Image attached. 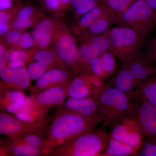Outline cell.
Masks as SVG:
<instances>
[{"mask_svg": "<svg viewBox=\"0 0 156 156\" xmlns=\"http://www.w3.org/2000/svg\"><path fill=\"white\" fill-rule=\"evenodd\" d=\"M102 122L98 115L86 116L58 109L47 132L44 156L83 134L94 130Z\"/></svg>", "mask_w": 156, "mask_h": 156, "instance_id": "obj_1", "label": "cell"}, {"mask_svg": "<svg viewBox=\"0 0 156 156\" xmlns=\"http://www.w3.org/2000/svg\"><path fill=\"white\" fill-rule=\"evenodd\" d=\"M103 34L109 41V51L123 62H130L141 56L147 39L134 30L124 27L110 29Z\"/></svg>", "mask_w": 156, "mask_h": 156, "instance_id": "obj_2", "label": "cell"}, {"mask_svg": "<svg viewBox=\"0 0 156 156\" xmlns=\"http://www.w3.org/2000/svg\"><path fill=\"white\" fill-rule=\"evenodd\" d=\"M103 128L83 134L45 156H100L106 148L109 137V133Z\"/></svg>", "mask_w": 156, "mask_h": 156, "instance_id": "obj_3", "label": "cell"}, {"mask_svg": "<svg viewBox=\"0 0 156 156\" xmlns=\"http://www.w3.org/2000/svg\"><path fill=\"white\" fill-rule=\"evenodd\" d=\"M131 99L125 92L115 87H107L99 94L98 115L103 122V128L112 129L128 116Z\"/></svg>", "mask_w": 156, "mask_h": 156, "instance_id": "obj_4", "label": "cell"}, {"mask_svg": "<svg viewBox=\"0 0 156 156\" xmlns=\"http://www.w3.org/2000/svg\"><path fill=\"white\" fill-rule=\"evenodd\" d=\"M115 23L132 29L147 38L156 26V11L145 0H136L127 10L117 14Z\"/></svg>", "mask_w": 156, "mask_h": 156, "instance_id": "obj_5", "label": "cell"}, {"mask_svg": "<svg viewBox=\"0 0 156 156\" xmlns=\"http://www.w3.org/2000/svg\"><path fill=\"white\" fill-rule=\"evenodd\" d=\"M52 45L60 68L74 72L77 74L84 72L80 48L69 29L63 23L56 31Z\"/></svg>", "mask_w": 156, "mask_h": 156, "instance_id": "obj_6", "label": "cell"}, {"mask_svg": "<svg viewBox=\"0 0 156 156\" xmlns=\"http://www.w3.org/2000/svg\"><path fill=\"white\" fill-rule=\"evenodd\" d=\"M49 127V124L45 121H22L7 113L1 112L0 114V134L7 137L31 133L43 135L47 134Z\"/></svg>", "mask_w": 156, "mask_h": 156, "instance_id": "obj_7", "label": "cell"}, {"mask_svg": "<svg viewBox=\"0 0 156 156\" xmlns=\"http://www.w3.org/2000/svg\"><path fill=\"white\" fill-rule=\"evenodd\" d=\"M107 87L100 77L90 73H80L74 77L68 86L69 97L83 98L101 93Z\"/></svg>", "mask_w": 156, "mask_h": 156, "instance_id": "obj_8", "label": "cell"}, {"mask_svg": "<svg viewBox=\"0 0 156 156\" xmlns=\"http://www.w3.org/2000/svg\"><path fill=\"white\" fill-rule=\"evenodd\" d=\"M128 116L136 122L144 137L156 136V106L143 101H131Z\"/></svg>", "mask_w": 156, "mask_h": 156, "instance_id": "obj_9", "label": "cell"}, {"mask_svg": "<svg viewBox=\"0 0 156 156\" xmlns=\"http://www.w3.org/2000/svg\"><path fill=\"white\" fill-rule=\"evenodd\" d=\"M111 130L109 137L134 147L140 148L144 140L139 127L129 116L124 118Z\"/></svg>", "mask_w": 156, "mask_h": 156, "instance_id": "obj_10", "label": "cell"}, {"mask_svg": "<svg viewBox=\"0 0 156 156\" xmlns=\"http://www.w3.org/2000/svg\"><path fill=\"white\" fill-rule=\"evenodd\" d=\"M77 75L74 72L61 68L51 69L38 78L29 91L33 94L51 87L67 85Z\"/></svg>", "mask_w": 156, "mask_h": 156, "instance_id": "obj_11", "label": "cell"}, {"mask_svg": "<svg viewBox=\"0 0 156 156\" xmlns=\"http://www.w3.org/2000/svg\"><path fill=\"white\" fill-rule=\"evenodd\" d=\"M0 89H13L24 91L31 87L32 79L26 68L5 67L0 70Z\"/></svg>", "mask_w": 156, "mask_h": 156, "instance_id": "obj_12", "label": "cell"}, {"mask_svg": "<svg viewBox=\"0 0 156 156\" xmlns=\"http://www.w3.org/2000/svg\"><path fill=\"white\" fill-rule=\"evenodd\" d=\"M62 23L54 17H46L37 24L31 32L34 48L37 50L50 48L56 31Z\"/></svg>", "mask_w": 156, "mask_h": 156, "instance_id": "obj_13", "label": "cell"}, {"mask_svg": "<svg viewBox=\"0 0 156 156\" xmlns=\"http://www.w3.org/2000/svg\"><path fill=\"white\" fill-rule=\"evenodd\" d=\"M69 84L51 87L32 94L30 97L37 105L46 110L49 111L54 107H59L63 104L68 96Z\"/></svg>", "mask_w": 156, "mask_h": 156, "instance_id": "obj_14", "label": "cell"}, {"mask_svg": "<svg viewBox=\"0 0 156 156\" xmlns=\"http://www.w3.org/2000/svg\"><path fill=\"white\" fill-rule=\"evenodd\" d=\"M99 94L83 98L69 97L58 109L86 116L95 115L99 109Z\"/></svg>", "mask_w": 156, "mask_h": 156, "instance_id": "obj_15", "label": "cell"}, {"mask_svg": "<svg viewBox=\"0 0 156 156\" xmlns=\"http://www.w3.org/2000/svg\"><path fill=\"white\" fill-rule=\"evenodd\" d=\"M38 156L43 155L39 148L26 144L16 136L1 140V156Z\"/></svg>", "mask_w": 156, "mask_h": 156, "instance_id": "obj_16", "label": "cell"}, {"mask_svg": "<svg viewBox=\"0 0 156 156\" xmlns=\"http://www.w3.org/2000/svg\"><path fill=\"white\" fill-rule=\"evenodd\" d=\"M126 62L134 76L136 89L143 82L156 75V64L146 59L142 54L133 61Z\"/></svg>", "mask_w": 156, "mask_h": 156, "instance_id": "obj_17", "label": "cell"}, {"mask_svg": "<svg viewBox=\"0 0 156 156\" xmlns=\"http://www.w3.org/2000/svg\"><path fill=\"white\" fill-rule=\"evenodd\" d=\"M27 97L23 91L13 89L1 90L0 107L7 113H15L24 104Z\"/></svg>", "mask_w": 156, "mask_h": 156, "instance_id": "obj_18", "label": "cell"}, {"mask_svg": "<svg viewBox=\"0 0 156 156\" xmlns=\"http://www.w3.org/2000/svg\"><path fill=\"white\" fill-rule=\"evenodd\" d=\"M110 85L125 92L132 99L136 89L135 80L127 62H123L117 74L111 80Z\"/></svg>", "mask_w": 156, "mask_h": 156, "instance_id": "obj_19", "label": "cell"}, {"mask_svg": "<svg viewBox=\"0 0 156 156\" xmlns=\"http://www.w3.org/2000/svg\"><path fill=\"white\" fill-rule=\"evenodd\" d=\"M116 15L117 14L109 8L105 14L77 36L79 40L103 34L110 29V27L113 24L115 23Z\"/></svg>", "mask_w": 156, "mask_h": 156, "instance_id": "obj_20", "label": "cell"}, {"mask_svg": "<svg viewBox=\"0 0 156 156\" xmlns=\"http://www.w3.org/2000/svg\"><path fill=\"white\" fill-rule=\"evenodd\" d=\"M48 112L37 105L30 96L14 115L15 118L22 121L41 122L45 121Z\"/></svg>", "mask_w": 156, "mask_h": 156, "instance_id": "obj_21", "label": "cell"}, {"mask_svg": "<svg viewBox=\"0 0 156 156\" xmlns=\"http://www.w3.org/2000/svg\"><path fill=\"white\" fill-rule=\"evenodd\" d=\"M109 9V8L107 6L99 4L91 11L76 20V22L73 25V31L77 36L93 24Z\"/></svg>", "mask_w": 156, "mask_h": 156, "instance_id": "obj_22", "label": "cell"}, {"mask_svg": "<svg viewBox=\"0 0 156 156\" xmlns=\"http://www.w3.org/2000/svg\"><path fill=\"white\" fill-rule=\"evenodd\" d=\"M134 98L156 106V75L140 84L134 91Z\"/></svg>", "mask_w": 156, "mask_h": 156, "instance_id": "obj_23", "label": "cell"}, {"mask_svg": "<svg viewBox=\"0 0 156 156\" xmlns=\"http://www.w3.org/2000/svg\"><path fill=\"white\" fill-rule=\"evenodd\" d=\"M139 149L138 148L109 137L107 147L100 156H135Z\"/></svg>", "mask_w": 156, "mask_h": 156, "instance_id": "obj_24", "label": "cell"}, {"mask_svg": "<svg viewBox=\"0 0 156 156\" xmlns=\"http://www.w3.org/2000/svg\"><path fill=\"white\" fill-rule=\"evenodd\" d=\"M36 49L29 50L17 48L7 49L6 51V66L11 68H17L24 66L30 61Z\"/></svg>", "mask_w": 156, "mask_h": 156, "instance_id": "obj_25", "label": "cell"}, {"mask_svg": "<svg viewBox=\"0 0 156 156\" xmlns=\"http://www.w3.org/2000/svg\"><path fill=\"white\" fill-rule=\"evenodd\" d=\"M31 61L41 62L48 66L51 69L55 67L60 68L58 57L53 48L50 47L41 50L36 49L29 62Z\"/></svg>", "mask_w": 156, "mask_h": 156, "instance_id": "obj_26", "label": "cell"}, {"mask_svg": "<svg viewBox=\"0 0 156 156\" xmlns=\"http://www.w3.org/2000/svg\"><path fill=\"white\" fill-rule=\"evenodd\" d=\"M99 56L103 69L102 80H104L115 71L117 67L115 56L110 51H108L101 53Z\"/></svg>", "mask_w": 156, "mask_h": 156, "instance_id": "obj_27", "label": "cell"}, {"mask_svg": "<svg viewBox=\"0 0 156 156\" xmlns=\"http://www.w3.org/2000/svg\"><path fill=\"white\" fill-rule=\"evenodd\" d=\"M18 139L27 145L41 149L43 151V156L47 146V138L43 135L35 133H31L16 136Z\"/></svg>", "mask_w": 156, "mask_h": 156, "instance_id": "obj_28", "label": "cell"}, {"mask_svg": "<svg viewBox=\"0 0 156 156\" xmlns=\"http://www.w3.org/2000/svg\"><path fill=\"white\" fill-rule=\"evenodd\" d=\"M81 41H86L97 50L100 54L109 51L110 49V42L108 38L103 34L90 37L82 40Z\"/></svg>", "mask_w": 156, "mask_h": 156, "instance_id": "obj_29", "label": "cell"}, {"mask_svg": "<svg viewBox=\"0 0 156 156\" xmlns=\"http://www.w3.org/2000/svg\"><path fill=\"white\" fill-rule=\"evenodd\" d=\"M45 17L44 12L35 6L24 5L20 10L18 14L14 19L25 20L38 17L44 18Z\"/></svg>", "mask_w": 156, "mask_h": 156, "instance_id": "obj_30", "label": "cell"}, {"mask_svg": "<svg viewBox=\"0 0 156 156\" xmlns=\"http://www.w3.org/2000/svg\"><path fill=\"white\" fill-rule=\"evenodd\" d=\"M23 31L12 29L1 37V43L7 49L17 48Z\"/></svg>", "mask_w": 156, "mask_h": 156, "instance_id": "obj_31", "label": "cell"}, {"mask_svg": "<svg viewBox=\"0 0 156 156\" xmlns=\"http://www.w3.org/2000/svg\"><path fill=\"white\" fill-rule=\"evenodd\" d=\"M136 0H104L101 5L108 7L117 14L126 11Z\"/></svg>", "mask_w": 156, "mask_h": 156, "instance_id": "obj_32", "label": "cell"}, {"mask_svg": "<svg viewBox=\"0 0 156 156\" xmlns=\"http://www.w3.org/2000/svg\"><path fill=\"white\" fill-rule=\"evenodd\" d=\"M32 80H37L45 72L50 69L49 66L39 62L31 61L26 65Z\"/></svg>", "mask_w": 156, "mask_h": 156, "instance_id": "obj_33", "label": "cell"}, {"mask_svg": "<svg viewBox=\"0 0 156 156\" xmlns=\"http://www.w3.org/2000/svg\"><path fill=\"white\" fill-rule=\"evenodd\" d=\"M99 0H80L73 9L76 20L99 5Z\"/></svg>", "mask_w": 156, "mask_h": 156, "instance_id": "obj_34", "label": "cell"}, {"mask_svg": "<svg viewBox=\"0 0 156 156\" xmlns=\"http://www.w3.org/2000/svg\"><path fill=\"white\" fill-rule=\"evenodd\" d=\"M136 156H156V136L144 140Z\"/></svg>", "mask_w": 156, "mask_h": 156, "instance_id": "obj_35", "label": "cell"}, {"mask_svg": "<svg viewBox=\"0 0 156 156\" xmlns=\"http://www.w3.org/2000/svg\"><path fill=\"white\" fill-rule=\"evenodd\" d=\"M24 5L21 4L14 6L11 9L0 10V24L12 22L17 16L20 10Z\"/></svg>", "mask_w": 156, "mask_h": 156, "instance_id": "obj_36", "label": "cell"}, {"mask_svg": "<svg viewBox=\"0 0 156 156\" xmlns=\"http://www.w3.org/2000/svg\"><path fill=\"white\" fill-rule=\"evenodd\" d=\"M42 7L53 14H60L65 11L60 0H40Z\"/></svg>", "mask_w": 156, "mask_h": 156, "instance_id": "obj_37", "label": "cell"}, {"mask_svg": "<svg viewBox=\"0 0 156 156\" xmlns=\"http://www.w3.org/2000/svg\"><path fill=\"white\" fill-rule=\"evenodd\" d=\"M144 47L143 57L156 64V37L146 41Z\"/></svg>", "mask_w": 156, "mask_h": 156, "instance_id": "obj_38", "label": "cell"}, {"mask_svg": "<svg viewBox=\"0 0 156 156\" xmlns=\"http://www.w3.org/2000/svg\"><path fill=\"white\" fill-rule=\"evenodd\" d=\"M17 49L29 50L34 48V41L31 32L23 31Z\"/></svg>", "mask_w": 156, "mask_h": 156, "instance_id": "obj_39", "label": "cell"}, {"mask_svg": "<svg viewBox=\"0 0 156 156\" xmlns=\"http://www.w3.org/2000/svg\"><path fill=\"white\" fill-rule=\"evenodd\" d=\"M86 72L92 73L94 75L100 77L102 79L103 69L99 56L90 60L87 66Z\"/></svg>", "mask_w": 156, "mask_h": 156, "instance_id": "obj_40", "label": "cell"}, {"mask_svg": "<svg viewBox=\"0 0 156 156\" xmlns=\"http://www.w3.org/2000/svg\"><path fill=\"white\" fill-rule=\"evenodd\" d=\"M7 48L5 45L1 43L0 44V70L6 67L7 65V56L6 51Z\"/></svg>", "mask_w": 156, "mask_h": 156, "instance_id": "obj_41", "label": "cell"}, {"mask_svg": "<svg viewBox=\"0 0 156 156\" xmlns=\"http://www.w3.org/2000/svg\"><path fill=\"white\" fill-rule=\"evenodd\" d=\"M12 29L11 23H1L0 24V36L2 37L4 35Z\"/></svg>", "mask_w": 156, "mask_h": 156, "instance_id": "obj_42", "label": "cell"}, {"mask_svg": "<svg viewBox=\"0 0 156 156\" xmlns=\"http://www.w3.org/2000/svg\"><path fill=\"white\" fill-rule=\"evenodd\" d=\"M14 7L11 0H0V10H6Z\"/></svg>", "mask_w": 156, "mask_h": 156, "instance_id": "obj_43", "label": "cell"}, {"mask_svg": "<svg viewBox=\"0 0 156 156\" xmlns=\"http://www.w3.org/2000/svg\"><path fill=\"white\" fill-rule=\"evenodd\" d=\"M60 1L66 10L71 7L72 0H60Z\"/></svg>", "mask_w": 156, "mask_h": 156, "instance_id": "obj_44", "label": "cell"}, {"mask_svg": "<svg viewBox=\"0 0 156 156\" xmlns=\"http://www.w3.org/2000/svg\"><path fill=\"white\" fill-rule=\"evenodd\" d=\"M151 8L156 11V0H145Z\"/></svg>", "mask_w": 156, "mask_h": 156, "instance_id": "obj_45", "label": "cell"}, {"mask_svg": "<svg viewBox=\"0 0 156 156\" xmlns=\"http://www.w3.org/2000/svg\"><path fill=\"white\" fill-rule=\"evenodd\" d=\"M80 0H72L71 5V7L73 9L74 7H75L76 5L79 3V2Z\"/></svg>", "mask_w": 156, "mask_h": 156, "instance_id": "obj_46", "label": "cell"}, {"mask_svg": "<svg viewBox=\"0 0 156 156\" xmlns=\"http://www.w3.org/2000/svg\"><path fill=\"white\" fill-rule=\"evenodd\" d=\"M99 1H100L101 3V4H102V3H103L104 1V0H99Z\"/></svg>", "mask_w": 156, "mask_h": 156, "instance_id": "obj_47", "label": "cell"}, {"mask_svg": "<svg viewBox=\"0 0 156 156\" xmlns=\"http://www.w3.org/2000/svg\"><path fill=\"white\" fill-rule=\"evenodd\" d=\"M155 29H156V26L155 27Z\"/></svg>", "mask_w": 156, "mask_h": 156, "instance_id": "obj_48", "label": "cell"}, {"mask_svg": "<svg viewBox=\"0 0 156 156\" xmlns=\"http://www.w3.org/2000/svg\"><path fill=\"white\" fill-rule=\"evenodd\" d=\"M11 1H14V0H11Z\"/></svg>", "mask_w": 156, "mask_h": 156, "instance_id": "obj_49", "label": "cell"}]
</instances>
